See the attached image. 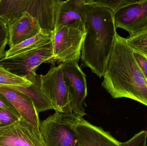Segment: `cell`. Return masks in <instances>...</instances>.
<instances>
[{"label": "cell", "instance_id": "obj_1", "mask_svg": "<svg viewBox=\"0 0 147 146\" xmlns=\"http://www.w3.org/2000/svg\"><path fill=\"white\" fill-rule=\"evenodd\" d=\"M75 1L83 14L86 30L80 55L81 63L101 79L117 33L115 14L109 9L84 0Z\"/></svg>", "mask_w": 147, "mask_h": 146}, {"label": "cell", "instance_id": "obj_2", "mask_svg": "<svg viewBox=\"0 0 147 146\" xmlns=\"http://www.w3.org/2000/svg\"><path fill=\"white\" fill-rule=\"evenodd\" d=\"M102 85L114 99L127 98L147 106V79L126 38L117 33Z\"/></svg>", "mask_w": 147, "mask_h": 146}, {"label": "cell", "instance_id": "obj_3", "mask_svg": "<svg viewBox=\"0 0 147 146\" xmlns=\"http://www.w3.org/2000/svg\"><path fill=\"white\" fill-rule=\"evenodd\" d=\"M81 117L73 112H56L40 123L46 146H77L76 128Z\"/></svg>", "mask_w": 147, "mask_h": 146}, {"label": "cell", "instance_id": "obj_4", "mask_svg": "<svg viewBox=\"0 0 147 146\" xmlns=\"http://www.w3.org/2000/svg\"><path fill=\"white\" fill-rule=\"evenodd\" d=\"M52 42L36 49L0 60V67L33 83L39 66L53 59Z\"/></svg>", "mask_w": 147, "mask_h": 146}, {"label": "cell", "instance_id": "obj_5", "mask_svg": "<svg viewBox=\"0 0 147 146\" xmlns=\"http://www.w3.org/2000/svg\"><path fill=\"white\" fill-rule=\"evenodd\" d=\"M86 33L67 26L59 25L52 32L53 59L78 63Z\"/></svg>", "mask_w": 147, "mask_h": 146}, {"label": "cell", "instance_id": "obj_6", "mask_svg": "<svg viewBox=\"0 0 147 146\" xmlns=\"http://www.w3.org/2000/svg\"><path fill=\"white\" fill-rule=\"evenodd\" d=\"M59 65L68 89L70 111L83 118L86 115L83 106L87 96L86 75L78 63H62Z\"/></svg>", "mask_w": 147, "mask_h": 146}, {"label": "cell", "instance_id": "obj_7", "mask_svg": "<svg viewBox=\"0 0 147 146\" xmlns=\"http://www.w3.org/2000/svg\"><path fill=\"white\" fill-rule=\"evenodd\" d=\"M0 145L46 146L40 129L21 117L14 123L0 126Z\"/></svg>", "mask_w": 147, "mask_h": 146}, {"label": "cell", "instance_id": "obj_8", "mask_svg": "<svg viewBox=\"0 0 147 146\" xmlns=\"http://www.w3.org/2000/svg\"><path fill=\"white\" fill-rule=\"evenodd\" d=\"M42 92L50 101L56 112H69L68 89L60 65L52 67L48 73L40 76Z\"/></svg>", "mask_w": 147, "mask_h": 146}, {"label": "cell", "instance_id": "obj_9", "mask_svg": "<svg viewBox=\"0 0 147 146\" xmlns=\"http://www.w3.org/2000/svg\"><path fill=\"white\" fill-rule=\"evenodd\" d=\"M116 27L134 36L147 28V0L127 6L115 14Z\"/></svg>", "mask_w": 147, "mask_h": 146}, {"label": "cell", "instance_id": "obj_10", "mask_svg": "<svg viewBox=\"0 0 147 146\" xmlns=\"http://www.w3.org/2000/svg\"><path fill=\"white\" fill-rule=\"evenodd\" d=\"M77 146H121V142L109 132L81 118L76 128Z\"/></svg>", "mask_w": 147, "mask_h": 146}, {"label": "cell", "instance_id": "obj_11", "mask_svg": "<svg viewBox=\"0 0 147 146\" xmlns=\"http://www.w3.org/2000/svg\"><path fill=\"white\" fill-rule=\"evenodd\" d=\"M0 92L7 98L22 118L40 129L41 122L39 114L32 101L27 96L20 91L3 87H0Z\"/></svg>", "mask_w": 147, "mask_h": 146}, {"label": "cell", "instance_id": "obj_12", "mask_svg": "<svg viewBox=\"0 0 147 146\" xmlns=\"http://www.w3.org/2000/svg\"><path fill=\"white\" fill-rule=\"evenodd\" d=\"M9 49L34 37L42 31L38 22L31 15L24 12L20 18L8 26Z\"/></svg>", "mask_w": 147, "mask_h": 146}, {"label": "cell", "instance_id": "obj_13", "mask_svg": "<svg viewBox=\"0 0 147 146\" xmlns=\"http://www.w3.org/2000/svg\"><path fill=\"white\" fill-rule=\"evenodd\" d=\"M59 25L73 27L86 33L84 17L75 0L62 1L57 14L55 27Z\"/></svg>", "mask_w": 147, "mask_h": 146}, {"label": "cell", "instance_id": "obj_14", "mask_svg": "<svg viewBox=\"0 0 147 146\" xmlns=\"http://www.w3.org/2000/svg\"><path fill=\"white\" fill-rule=\"evenodd\" d=\"M40 76L37 75L35 81L29 86L6 87L20 91L26 94L32 101L38 114L48 110L53 109V107L50 101L42 92Z\"/></svg>", "mask_w": 147, "mask_h": 146}, {"label": "cell", "instance_id": "obj_15", "mask_svg": "<svg viewBox=\"0 0 147 146\" xmlns=\"http://www.w3.org/2000/svg\"><path fill=\"white\" fill-rule=\"evenodd\" d=\"M52 32L42 30L38 35L18 44L6 51L4 58L31 51L50 43L52 42Z\"/></svg>", "mask_w": 147, "mask_h": 146}, {"label": "cell", "instance_id": "obj_16", "mask_svg": "<svg viewBox=\"0 0 147 146\" xmlns=\"http://www.w3.org/2000/svg\"><path fill=\"white\" fill-rule=\"evenodd\" d=\"M32 84L27 79L17 76L0 67V87H25Z\"/></svg>", "mask_w": 147, "mask_h": 146}, {"label": "cell", "instance_id": "obj_17", "mask_svg": "<svg viewBox=\"0 0 147 146\" xmlns=\"http://www.w3.org/2000/svg\"><path fill=\"white\" fill-rule=\"evenodd\" d=\"M126 42L133 51L147 56V28L126 38Z\"/></svg>", "mask_w": 147, "mask_h": 146}, {"label": "cell", "instance_id": "obj_18", "mask_svg": "<svg viewBox=\"0 0 147 146\" xmlns=\"http://www.w3.org/2000/svg\"><path fill=\"white\" fill-rule=\"evenodd\" d=\"M88 3H93L109 9L115 14L120 9L131 4L137 3L141 0H84Z\"/></svg>", "mask_w": 147, "mask_h": 146}, {"label": "cell", "instance_id": "obj_19", "mask_svg": "<svg viewBox=\"0 0 147 146\" xmlns=\"http://www.w3.org/2000/svg\"><path fill=\"white\" fill-rule=\"evenodd\" d=\"M8 41V26L7 23L0 18V60L5 57V47Z\"/></svg>", "mask_w": 147, "mask_h": 146}, {"label": "cell", "instance_id": "obj_20", "mask_svg": "<svg viewBox=\"0 0 147 146\" xmlns=\"http://www.w3.org/2000/svg\"><path fill=\"white\" fill-rule=\"evenodd\" d=\"M147 132L142 130L126 142H123L121 146H147Z\"/></svg>", "mask_w": 147, "mask_h": 146}, {"label": "cell", "instance_id": "obj_21", "mask_svg": "<svg viewBox=\"0 0 147 146\" xmlns=\"http://www.w3.org/2000/svg\"><path fill=\"white\" fill-rule=\"evenodd\" d=\"M20 118L9 111L0 108V126L12 124L17 121Z\"/></svg>", "mask_w": 147, "mask_h": 146}, {"label": "cell", "instance_id": "obj_22", "mask_svg": "<svg viewBox=\"0 0 147 146\" xmlns=\"http://www.w3.org/2000/svg\"><path fill=\"white\" fill-rule=\"evenodd\" d=\"M133 52L136 62L147 79V58L136 51H133Z\"/></svg>", "mask_w": 147, "mask_h": 146}, {"label": "cell", "instance_id": "obj_23", "mask_svg": "<svg viewBox=\"0 0 147 146\" xmlns=\"http://www.w3.org/2000/svg\"><path fill=\"white\" fill-rule=\"evenodd\" d=\"M0 108L6 109L12 112L17 116L19 118H20L21 116L18 113L15 108L13 106L11 103L7 99V98L0 92Z\"/></svg>", "mask_w": 147, "mask_h": 146}, {"label": "cell", "instance_id": "obj_24", "mask_svg": "<svg viewBox=\"0 0 147 146\" xmlns=\"http://www.w3.org/2000/svg\"><path fill=\"white\" fill-rule=\"evenodd\" d=\"M141 55H142V54H141ZM143 56H145V57H146V58H147V56H145V55H143Z\"/></svg>", "mask_w": 147, "mask_h": 146}, {"label": "cell", "instance_id": "obj_25", "mask_svg": "<svg viewBox=\"0 0 147 146\" xmlns=\"http://www.w3.org/2000/svg\"><path fill=\"white\" fill-rule=\"evenodd\" d=\"M0 146H2L0 145Z\"/></svg>", "mask_w": 147, "mask_h": 146}]
</instances>
